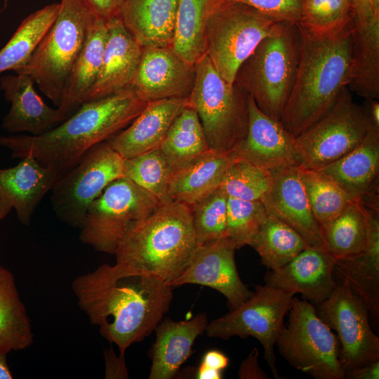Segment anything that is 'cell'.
I'll return each mask as SVG.
<instances>
[{
  "label": "cell",
  "mask_w": 379,
  "mask_h": 379,
  "mask_svg": "<svg viewBox=\"0 0 379 379\" xmlns=\"http://www.w3.org/2000/svg\"><path fill=\"white\" fill-rule=\"evenodd\" d=\"M288 314L276 343L285 360L316 379L345 378L338 340L313 304L293 298Z\"/></svg>",
  "instance_id": "30bf717a"
},
{
  "label": "cell",
  "mask_w": 379,
  "mask_h": 379,
  "mask_svg": "<svg viewBox=\"0 0 379 379\" xmlns=\"http://www.w3.org/2000/svg\"><path fill=\"white\" fill-rule=\"evenodd\" d=\"M351 379H378L379 361L364 366L345 376Z\"/></svg>",
  "instance_id": "681fc988"
},
{
  "label": "cell",
  "mask_w": 379,
  "mask_h": 379,
  "mask_svg": "<svg viewBox=\"0 0 379 379\" xmlns=\"http://www.w3.org/2000/svg\"><path fill=\"white\" fill-rule=\"evenodd\" d=\"M210 0H178L171 48L195 64L206 54V19Z\"/></svg>",
  "instance_id": "e575fe53"
},
{
  "label": "cell",
  "mask_w": 379,
  "mask_h": 379,
  "mask_svg": "<svg viewBox=\"0 0 379 379\" xmlns=\"http://www.w3.org/2000/svg\"><path fill=\"white\" fill-rule=\"evenodd\" d=\"M355 25L363 27L368 25L373 18L369 0H351Z\"/></svg>",
  "instance_id": "7dc6e473"
},
{
  "label": "cell",
  "mask_w": 379,
  "mask_h": 379,
  "mask_svg": "<svg viewBox=\"0 0 379 379\" xmlns=\"http://www.w3.org/2000/svg\"><path fill=\"white\" fill-rule=\"evenodd\" d=\"M194 66L195 80L188 105L196 111L209 147L234 152L247 133L248 95L225 80L206 54Z\"/></svg>",
  "instance_id": "52a82bcc"
},
{
  "label": "cell",
  "mask_w": 379,
  "mask_h": 379,
  "mask_svg": "<svg viewBox=\"0 0 379 379\" xmlns=\"http://www.w3.org/2000/svg\"><path fill=\"white\" fill-rule=\"evenodd\" d=\"M250 246L271 271L282 267L310 246L295 230L269 213Z\"/></svg>",
  "instance_id": "d6a6232c"
},
{
  "label": "cell",
  "mask_w": 379,
  "mask_h": 379,
  "mask_svg": "<svg viewBox=\"0 0 379 379\" xmlns=\"http://www.w3.org/2000/svg\"><path fill=\"white\" fill-rule=\"evenodd\" d=\"M58 15L29 60L15 74L30 76L59 106L67 79L97 17L81 0H61Z\"/></svg>",
  "instance_id": "8992f818"
},
{
  "label": "cell",
  "mask_w": 379,
  "mask_h": 379,
  "mask_svg": "<svg viewBox=\"0 0 379 379\" xmlns=\"http://www.w3.org/2000/svg\"><path fill=\"white\" fill-rule=\"evenodd\" d=\"M248 5L280 21L298 25L303 0H227Z\"/></svg>",
  "instance_id": "7bdbcfd3"
},
{
  "label": "cell",
  "mask_w": 379,
  "mask_h": 379,
  "mask_svg": "<svg viewBox=\"0 0 379 379\" xmlns=\"http://www.w3.org/2000/svg\"><path fill=\"white\" fill-rule=\"evenodd\" d=\"M161 204L126 177L112 182L89 206L80 226V241L114 254L128 233Z\"/></svg>",
  "instance_id": "9c48e42d"
},
{
  "label": "cell",
  "mask_w": 379,
  "mask_h": 379,
  "mask_svg": "<svg viewBox=\"0 0 379 379\" xmlns=\"http://www.w3.org/2000/svg\"><path fill=\"white\" fill-rule=\"evenodd\" d=\"M59 7L60 3L47 5L22 20L0 50V74L8 70L15 72L27 63L55 21Z\"/></svg>",
  "instance_id": "1f68e13d"
},
{
  "label": "cell",
  "mask_w": 379,
  "mask_h": 379,
  "mask_svg": "<svg viewBox=\"0 0 379 379\" xmlns=\"http://www.w3.org/2000/svg\"><path fill=\"white\" fill-rule=\"evenodd\" d=\"M237 249L227 237L199 246L183 272L169 285L198 284L222 293L232 309L248 300L253 292L241 281L237 272Z\"/></svg>",
  "instance_id": "9a60e30c"
},
{
  "label": "cell",
  "mask_w": 379,
  "mask_h": 379,
  "mask_svg": "<svg viewBox=\"0 0 379 379\" xmlns=\"http://www.w3.org/2000/svg\"><path fill=\"white\" fill-rule=\"evenodd\" d=\"M107 34V22L96 18L65 86L58 109L64 119L86 101L100 72ZM64 120V121H65Z\"/></svg>",
  "instance_id": "f1b7e54d"
},
{
  "label": "cell",
  "mask_w": 379,
  "mask_h": 379,
  "mask_svg": "<svg viewBox=\"0 0 379 379\" xmlns=\"http://www.w3.org/2000/svg\"><path fill=\"white\" fill-rule=\"evenodd\" d=\"M98 18L107 21L117 16L123 0H81Z\"/></svg>",
  "instance_id": "ee69618b"
},
{
  "label": "cell",
  "mask_w": 379,
  "mask_h": 379,
  "mask_svg": "<svg viewBox=\"0 0 379 379\" xmlns=\"http://www.w3.org/2000/svg\"><path fill=\"white\" fill-rule=\"evenodd\" d=\"M293 298V293L266 284L258 285L244 302L208 323L205 331L210 338L224 340L233 336L256 338L263 347L265 359L273 375L281 378L274 348Z\"/></svg>",
  "instance_id": "4fadbf2b"
},
{
  "label": "cell",
  "mask_w": 379,
  "mask_h": 379,
  "mask_svg": "<svg viewBox=\"0 0 379 379\" xmlns=\"http://www.w3.org/2000/svg\"><path fill=\"white\" fill-rule=\"evenodd\" d=\"M194 80V65L182 59L171 47L143 48L128 87L138 99L147 103L188 98Z\"/></svg>",
  "instance_id": "2e32d148"
},
{
  "label": "cell",
  "mask_w": 379,
  "mask_h": 379,
  "mask_svg": "<svg viewBox=\"0 0 379 379\" xmlns=\"http://www.w3.org/2000/svg\"><path fill=\"white\" fill-rule=\"evenodd\" d=\"M72 287L80 309L124 358L154 331L173 300V288L161 278L117 263L78 276Z\"/></svg>",
  "instance_id": "6da1fadb"
},
{
  "label": "cell",
  "mask_w": 379,
  "mask_h": 379,
  "mask_svg": "<svg viewBox=\"0 0 379 379\" xmlns=\"http://www.w3.org/2000/svg\"><path fill=\"white\" fill-rule=\"evenodd\" d=\"M106 22L107 34L100 72L86 102L104 98L128 88L141 58L143 48L120 19L114 16Z\"/></svg>",
  "instance_id": "44dd1931"
},
{
  "label": "cell",
  "mask_w": 379,
  "mask_h": 379,
  "mask_svg": "<svg viewBox=\"0 0 379 379\" xmlns=\"http://www.w3.org/2000/svg\"><path fill=\"white\" fill-rule=\"evenodd\" d=\"M301 34L296 24L281 22L240 65L234 83L265 114L279 120L298 70Z\"/></svg>",
  "instance_id": "5b68a950"
},
{
  "label": "cell",
  "mask_w": 379,
  "mask_h": 379,
  "mask_svg": "<svg viewBox=\"0 0 379 379\" xmlns=\"http://www.w3.org/2000/svg\"><path fill=\"white\" fill-rule=\"evenodd\" d=\"M353 20L351 0H303L298 25L308 32L324 34Z\"/></svg>",
  "instance_id": "ab89813d"
},
{
  "label": "cell",
  "mask_w": 379,
  "mask_h": 379,
  "mask_svg": "<svg viewBox=\"0 0 379 379\" xmlns=\"http://www.w3.org/2000/svg\"><path fill=\"white\" fill-rule=\"evenodd\" d=\"M229 358L218 350H209L205 353L201 364L218 371L224 370L229 364Z\"/></svg>",
  "instance_id": "c3c4849f"
},
{
  "label": "cell",
  "mask_w": 379,
  "mask_h": 379,
  "mask_svg": "<svg viewBox=\"0 0 379 379\" xmlns=\"http://www.w3.org/2000/svg\"><path fill=\"white\" fill-rule=\"evenodd\" d=\"M267 215L261 201L227 197L226 237L237 249L250 246Z\"/></svg>",
  "instance_id": "b9f144b4"
},
{
  "label": "cell",
  "mask_w": 379,
  "mask_h": 379,
  "mask_svg": "<svg viewBox=\"0 0 379 379\" xmlns=\"http://www.w3.org/2000/svg\"><path fill=\"white\" fill-rule=\"evenodd\" d=\"M178 0H123L117 16L142 48L171 47Z\"/></svg>",
  "instance_id": "4316f807"
},
{
  "label": "cell",
  "mask_w": 379,
  "mask_h": 379,
  "mask_svg": "<svg viewBox=\"0 0 379 379\" xmlns=\"http://www.w3.org/2000/svg\"><path fill=\"white\" fill-rule=\"evenodd\" d=\"M197 378L199 379H220L222 378V371L209 368L200 364L197 371Z\"/></svg>",
  "instance_id": "816d5d0a"
},
{
  "label": "cell",
  "mask_w": 379,
  "mask_h": 379,
  "mask_svg": "<svg viewBox=\"0 0 379 379\" xmlns=\"http://www.w3.org/2000/svg\"><path fill=\"white\" fill-rule=\"evenodd\" d=\"M337 259L326 248L309 246L282 267L265 276L266 284L300 293L312 303L325 300L337 285L333 269Z\"/></svg>",
  "instance_id": "ffe728a7"
},
{
  "label": "cell",
  "mask_w": 379,
  "mask_h": 379,
  "mask_svg": "<svg viewBox=\"0 0 379 379\" xmlns=\"http://www.w3.org/2000/svg\"><path fill=\"white\" fill-rule=\"evenodd\" d=\"M281 22L241 3L210 0L206 54L217 72L234 84L240 65Z\"/></svg>",
  "instance_id": "ba28073f"
},
{
  "label": "cell",
  "mask_w": 379,
  "mask_h": 379,
  "mask_svg": "<svg viewBox=\"0 0 379 379\" xmlns=\"http://www.w3.org/2000/svg\"><path fill=\"white\" fill-rule=\"evenodd\" d=\"M371 126L379 128V102L378 99L366 100L362 106Z\"/></svg>",
  "instance_id": "f907efd6"
},
{
  "label": "cell",
  "mask_w": 379,
  "mask_h": 379,
  "mask_svg": "<svg viewBox=\"0 0 379 379\" xmlns=\"http://www.w3.org/2000/svg\"><path fill=\"white\" fill-rule=\"evenodd\" d=\"M198 246L192 206L173 201L130 231L114 255L117 264L154 274L169 285L183 272Z\"/></svg>",
  "instance_id": "277c9868"
},
{
  "label": "cell",
  "mask_w": 379,
  "mask_h": 379,
  "mask_svg": "<svg viewBox=\"0 0 379 379\" xmlns=\"http://www.w3.org/2000/svg\"><path fill=\"white\" fill-rule=\"evenodd\" d=\"M123 158L105 141L90 149L72 168L60 173L51 190L53 209L62 222L80 227L91 203L124 176Z\"/></svg>",
  "instance_id": "7c38bea8"
},
{
  "label": "cell",
  "mask_w": 379,
  "mask_h": 379,
  "mask_svg": "<svg viewBox=\"0 0 379 379\" xmlns=\"http://www.w3.org/2000/svg\"><path fill=\"white\" fill-rule=\"evenodd\" d=\"M272 181V171L253 165L235 154L219 187L229 197L262 202Z\"/></svg>",
  "instance_id": "f35d334b"
},
{
  "label": "cell",
  "mask_w": 379,
  "mask_h": 379,
  "mask_svg": "<svg viewBox=\"0 0 379 379\" xmlns=\"http://www.w3.org/2000/svg\"><path fill=\"white\" fill-rule=\"evenodd\" d=\"M32 78L25 74L0 77V88L11 104L2 128L8 133H29L39 135L65 119L57 107H49L37 93Z\"/></svg>",
  "instance_id": "603a6c76"
},
{
  "label": "cell",
  "mask_w": 379,
  "mask_h": 379,
  "mask_svg": "<svg viewBox=\"0 0 379 379\" xmlns=\"http://www.w3.org/2000/svg\"><path fill=\"white\" fill-rule=\"evenodd\" d=\"M187 105L188 98L147 102L127 127L106 142L124 159L158 149L175 119Z\"/></svg>",
  "instance_id": "cb8c5ba5"
},
{
  "label": "cell",
  "mask_w": 379,
  "mask_h": 379,
  "mask_svg": "<svg viewBox=\"0 0 379 379\" xmlns=\"http://www.w3.org/2000/svg\"><path fill=\"white\" fill-rule=\"evenodd\" d=\"M317 305L319 317L337 333L339 361L345 376L379 361V338L371 327L368 308L359 295L346 285L337 284L331 294Z\"/></svg>",
  "instance_id": "5bb4252c"
},
{
  "label": "cell",
  "mask_w": 379,
  "mask_h": 379,
  "mask_svg": "<svg viewBox=\"0 0 379 379\" xmlns=\"http://www.w3.org/2000/svg\"><path fill=\"white\" fill-rule=\"evenodd\" d=\"M366 241L358 255L337 260L333 277L337 284L348 286L366 304L375 321L379 317V208L364 204Z\"/></svg>",
  "instance_id": "7402d4cb"
},
{
  "label": "cell",
  "mask_w": 379,
  "mask_h": 379,
  "mask_svg": "<svg viewBox=\"0 0 379 379\" xmlns=\"http://www.w3.org/2000/svg\"><path fill=\"white\" fill-rule=\"evenodd\" d=\"M59 174L29 154L15 166L0 168V220L14 208L19 221L29 225L34 210L51 191Z\"/></svg>",
  "instance_id": "ac0fdd59"
},
{
  "label": "cell",
  "mask_w": 379,
  "mask_h": 379,
  "mask_svg": "<svg viewBox=\"0 0 379 379\" xmlns=\"http://www.w3.org/2000/svg\"><path fill=\"white\" fill-rule=\"evenodd\" d=\"M326 248L337 259L359 254L366 241V222L362 204L351 203L321 230Z\"/></svg>",
  "instance_id": "d590c367"
},
{
  "label": "cell",
  "mask_w": 379,
  "mask_h": 379,
  "mask_svg": "<svg viewBox=\"0 0 379 379\" xmlns=\"http://www.w3.org/2000/svg\"><path fill=\"white\" fill-rule=\"evenodd\" d=\"M369 127L363 107L345 87L328 110L295 137L299 167L317 169L341 158L363 140Z\"/></svg>",
  "instance_id": "8fae6325"
},
{
  "label": "cell",
  "mask_w": 379,
  "mask_h": 379,
  "mask_svg": "<svg viewBox=\"0 0 379 379\" xmlns=\"http://www.w3.org/2000/svg\"><path fill=\"white\" fill-rule=\"evenodd\" d=\"M354 20L336 31L315 34L299 26L300 58L293 89L279 119L297 137L322 117L347 87Z\"/></svg>",
  "instance_id": "3957f363"
},
{
  "label": "cell",
  "mask_w": 379,
  "mask_h": 379,
  "mask_svg": "<svg viewBox=\"0 0 379 379\" xmlns=\"http://www.w3.org/2000/svg\"><path fill=\"white\" fill-rule=\"evenodd\" d=\"M234 157L210 149L173 172L168 184L171 199L193 206L219 187Z\"/></svg>",
  "instance_id": "83f0119b"
},
{
  "label": "cell",
  "mask_w": 379,
  "mask_h": 379,
  "mask_svg": "<svg viewBox=\"0 0 379 379\" xmlns=\"http://www.w3.org/2000/svg\"><path fill=\"white\" fill-rule=\"evenodd\" d=\"M159 149L168 161L171 173L211 149L194 109L187 105L180 112L171 125Z\"/></svg>",
  "instance_id": "836d02e7"
},
{
  "label": "cell",
  "mask_w": 379,
  "mask_h": 379,
  "mask_svg": "<svg viewBox=\"0 0 379 379\" xmlns=\"http://www.w3.org/2000/svg\"><path fill=\"white\" fill-rule=\"evenodd\" d=\"M248 110L247 133L234 153L238 157L270 171L299 166L295 137L279 120L263 113L249 95Z\"/></svg>",
  "instance_id": "e0dca14e"
},
{
  "label": "cell",
  "mask_w": 379,
  "mask_h": 379,
  "mask_svg": "<svg viewBox=\"0 0 379 379\" xmlns=\"http://www.w3.org/2000/svg\"><path fill=\"white\" fill-rule=\"evenodd\" d=\"M147 103L130 87L108 97L83 103L70 117L39 135L0 137V145L14 158L31 155L62 173L75 165L93 147L127 127Z\"/></svg>",
  "instance_id": "7a4b0ae2"
},
{
  "label": "cell",
  "mask_w": 379,
  "mask_h": 379,
  "mask_svg": "<svg viewBox=\"0 0 379 379\" xmlns=\"http://www.w3.org/2000/svg\"><path fill=\"white\" fill-rule=\"evenodd\" d=\"M123 172L124 177L153 195L161 204L173 201L168 192L171 170L159 148L124 159Z\"/></svg>",
  "instance_id": "74e56055"
},
{
  "label": "cell",
  "mask_w": 379,
  "mask_h": 379,
  "mask_svg": "<svg viewBox=\"0 0 379 379\" xmlns=\"http://www.w3.org/2000/svg\"><path fill=\"white\" fill-rule=\"evenodd\" d=\"M33 340L31 322L14 276L0 265V351L22 350Z\"/></svg>",
  "instance_id": "4dcf8cb0"
},
{
  "label": "cell",
  "mask_w": 379,
  "mask_h": 379,
  "mask_svg": "<svg viewBox=\"0 0 379 379\" xmlns=\"http://www.w3.org/2000/svg\"><path fill=\"white\" fill-rule=\"evenodd\" d=\"M347 87L365 100L379 99V18L366 26L354 24Z\"/></svg>",
  "instance_id": "f546056e"
},
{
  "label": "cell",
  "mask_w": 379,
  "mask_h": 379,
  "mask_svg": "<svg viewBox=\"0 0 379 379\" xmlns=\"http://www.w3.org/2000/svg\"><path fill=\"white\" fill-rule=\"evenodd\" d=\"M227 196L218 187L192 206L198 246L226 237Z\"/></svg>",
  "instance_id": "60d3db41"
},
{
  "label": "cell",
  "mask_w": 379,
  "mask_h": 379,
  "mask_svg": "<svg viewBox=\"0 0 379 379\" xmlns=\"http://www.w3.org/2000/svg\"><path fill=\"white\" fill-rule=\"evenodd\" d=\"M373 16L379 18V0H369Z\"/></svg>",
  "instance_id": "db71d44e"
},
{
  "label": "cell",
  "mask_w": 379,
  "mask_h": 379,
  "mask_svg": "<svg viewBox=\"0 0 379 379\" xmlns=\"http://www.w3.org/2000/svg\"><path fill=\"white\" fill-rule=\"evenodd\" d=\"M241 379H267V374L260 367L258 350L254 348L248 357L241 363L239 370Z\"/></svg>",
  "instance_id": "f6af8a7d"
},
{
  "label": "cell",
  "mask_w": 379,
  "mask_h": 379,
  "mask_svg": "<svg viewBox=\"0 0 379 379\" xmlns=\"http://www.w3.org/2000/svg\"><path fill=\"white\" fill-rule=\"evenodd\" d=\"M299 168L310 208L321 230L356 201L326 175Z\"/></svg>",
  "instance_id": "8d00e7d4"
},
{
  "label": "cell",
  "mask_w": 379,
  "mask_h": 379,
  "mask_svg": "<svg viewBox=\"0 0 379 379\" xmlns=\"http://www.w3.org/2000/svg\"><path fill=\"white\" fill-rule=\"evenodd\" d=\"M262 203L267 213L291 227L310 246L326 248L321 228L310 208L299 166L272 171V184Z\"/></svg>",
  "instance_id": "d6986e66"
},
{
  "label": "cell",
  "mask_w": 379,
  "mask_h": 379,
  "mask_svg": "<svg viewBox=\"0 0 379 379\" xmlns=\"http://www.w3.org/2000/svg\"><path fill=\"white\" fill-rule=\"evenodd\" d=\"M106 356V378H128V371L125 365V359L117 357L112 350L105 352Z\"/></svg>",
  "instance_id": "bcb514c9"
},
{
  "label": "cell",
  "mask_w": 379,
  "mask_h": 379,
  "mask_svg": "<svg viewBox=\"0 0 379 379\" xmlns=\"http://www.w3.org/2000/svg\"><path fill=\"white\" fill-rule=\"evenodd\" d=\"M7 354L0 351V379H12L13 378L7 362Z\"/></svg>",
  "instance_id": "f5cc1de1"
},
{
  "label": "cell",
  "mask_w": 379,
  "mask_h": 379,
  "mask_svg": "<svg viewBox=\"0 0 379 379\" xmlns=\"http://www.w3.org/2000/svg\"><path fill=\"white\" fill-rule=\"evenodd\" d=\"M332 179L356 201L378 191L379 128L369 127L363 140L341 158L314 169Z\"/></svg>",
  "instance_id": "d4e9b609"
},
{
  "label": "cell",
  "mask_w": 379,
  "mask_h": 379,
  "mask_svg": "<svg viewBox=\"0 0 379 379\" xmlns=\"http://www.w3.org/2000/svg\"><path fill=\"white\" fill-rule=\"evenodd\" d=\"M208 323L204 313L186 321L162 319L154 330L156 340L152 349V362L149 378H173L194 352V341L206 331Z\"/></svg>",
  "instance_id": "484cf974"
}]
</instances>
